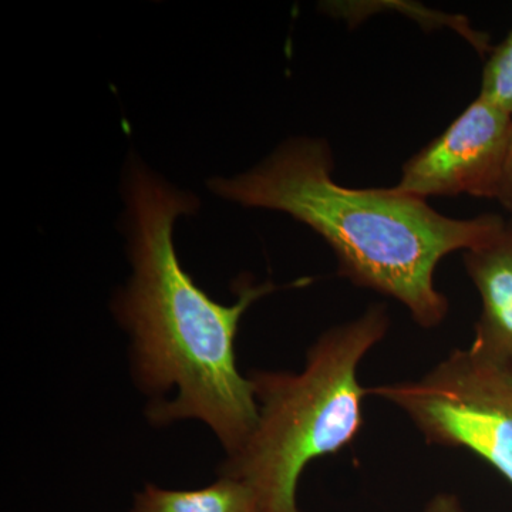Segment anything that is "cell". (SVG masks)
I'll list each match as a JSON object with an SVG mask.
<instances>
[{"mask_svg":"<svg viewBox=\"0 0 512 512\" xmlns=\"http://www.w3.org/2000/svg\"><path fill=\"white\" fill-rule=\"evenodd\" d=\"M197 198L134 167L128 178L127 225L133 276L114 309L130 332L134 373L146 392L177 396L150 404L156 424L197 419L220 439L228 457L258 420L254 386L238 369L235 340L244 313L278 286L242 279L234 305L212 301L180 264L174 224L194 214Z\"/></svg>","mask_w":512,"mask_h":512,"instance_id":"1","label":"cell"},{"mask_svg":"<svg viewBox=\"0 0 512 512\" xmlns=\"http://www.w3.org/2000/svg\"><path fill=\"white\" fill-rule=\"evenodd\" d=\"M333 168L328 141L291 138L248 173L214 178L210 188L308 225L332 249L342 278L399 302L420 328H439L450 303L437 289V266L493 241L507 221L495 214L450 218L394 187H343Z\"/></svg>","mask_w":512,"mask_h":512,"instance_id":"2","label":"cell"},{"mask_svg":"<svg viewBox=\"0 0 512 512\" xmlns=\"http://www.w3.org/2000/svg\"><path fill=\"white\" fill-rule=\"evenodd\" d=\"M389 329L386 306H369L319 336L302 372L249 373L258 420L241 450L225 461L221 476L245 481L261 512H301L296 491L306 467L339 454L359 437L363 400L369 396L360 383V365Z\"/></svg>","mask_w":512,"mask_h":512,"instance_id":"3","label":"cell"},{"mask_svg":"<svg viewBox=\"0 0 512 512\" xmlns=\"http://www.w3.org/2000/svg\"><path fill=\"white\" fill-rule=\"evenodd\" d=\"M369 390L399 409L427 444L476 454L512 487V369L468 346L414 380Z\"/></svg>","mask_w":512,"mask_h":512,"instance_id":"4","label":"cell"},{"mask_svg":"<svg viewBox=\"0 0 512 512\" xmlns=\"http://www.w3.org/2000/svg\"><path fill=\"white\" fill-rule=\"evenodd\" d=\"M511 130V114L478 96L439 137L403 165L394 188L426 201L461 194L497 201Z\"/></svg>","mask_w":512,"mask_h":512,"instance_id":"5","label":"cell"},{"mask_svg":"<svg viewBox=\"0 0 512 512\" xmlns=\"http://www.w3.org/2000/svg\"><path fill=\"white\" fill-rule=\"evenodd\" d=\"M467 275L480 295V318L470 348L512 369V225L481 247L463 252Z\"/></svg>","mask_w":512,"mask_h":512,"instance_id":"6","label":"cell"},{"mask_svg":"<svg viewBox=\"0 0 512 512\" xmlns=\"http://www.w3.org/2000/svg\"><path fill=\"white\" fill-rule=\"evenodd\" d=\"M131 512H261L255 491L245 481L221 476L198 490H164L147 485Z\"/></svg>","mask_w":512,"mask_h":512,"instance_id":"7","label":"cell"},{"mask_svg":"<svg viewBox=\"0 0 512 512\" xmlns=\"http://www.w3.org/2000/svg\"><path fill=\"white\" fill-rule=\"evenodd\" d=\"M478 96L497 104L512 116V30L485 62Z\"/></svg>","mask_w":512,"mask_h":512,"instance_id":"8","label":"cell"},{"mask_svg":"<svg viewBox=\"0 0 512 512\" xmlns=\"http://www.w3.org/2000/svg\"><path fill=\"white\" fill-rule=\"evenodd\" d=\"M421 512H467L463 501L453 493H439L430 498Z\"/></svg>","mask_w":512,"mask_h":512,"instance_id":"9","label":"cell"},{"mask_svg":"<svg viewBox=\"0 0 512 512\" xmlns=\"http://www.w3.org/2000/svg\"><path fill=\"white\" fill-rule=\"evenodd\" d=\"M497 201L501 207L511 214L512 218V130L510 138V147H508L507 163H505L503 183H501L500 194Z\"/></svg>","mask_w":512,"mask_h":512,"instance_id":"10","label":"cell"},{"mask_svg":"<svg viewBox=\"0 0 512 512\" xmlns=\"http://www.w3.org/2000/svg\"><path fill=\"white\" fill-rule=\"evenodd\" d=\"M508 222H510V224L512 225V218H510V220H508Z\"/></svg>","mask_w":512,"mask_h":512,"instance_id":"11","label":"cell"}]
</instances>
